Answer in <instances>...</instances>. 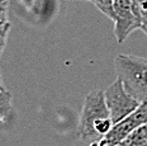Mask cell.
<instances>
[{"instance_id": "6da1fadb", "label": "cell", "mask_w": 147, "mask_h": 146, "mask_svg": "<svg viewBox=\"0 0 147 146\" xmlns=\"http://www.w3.org/2000/svg\"><path fill=\"white\" fill-rule=\"evenodd\" d=\"M114 68L125 90L140 103L147 102V59L119 53L114 59Z\"/></svg>"}, {"instance_id": "7a4b0ae2", "label": "cell", "mask_w": 147, "mask_h": 146, "mask_svg": "<svg viewBox=\"0 0 147 146\" xmlns=\"http://www.w3.org/2000/svg\"><path fill=\"white\" fill-rule=\"evenodd\" d=\"M104 118H110L109 109L107 107L105 98H104V92L91 90L84 100L76 135L82 141L93 139L100 140L95 131V124Z\"/></svg>"}, {"instance_id": "3957f363", "label": "cell", "mask_w": 147, "mask_h": 146, "mask_svg": "<svg viewBox=\"0 0 147 146\" xmlns=\"http://www.w3.org/2000/svg\"><path fill=\"white\" fill-rule=\"evenodd\" d=\"M107 107L109 109L113 124L122 121L140 107L141 103L125 90L121 79H117L104 90Z\"/></svg>"}, {"instance_id": "277c9868", "label": "cell", "mask_w": 147, "mask_h": 146, "mask_svg": "<svg viewBox=\"0 0 147 146\" xmlns=\"http://www.w3.org/2000/svg\"><path fill=\"white\" fill-rule=\"evenodd\" d=\"M147 122V102L141 103L140 107L122 121L114 123L107 135L99 140L100 146H117L128 135Z\"/></svg>"}, {"instance_id": "5b68a950", "label": "cell", "mask_w": 147, "mask_h": 146, "mask_svg": "<svg viewBox=\"0 0 147 146\" xmlns=\"http://www.w3.org/2000/svg\"><path fill=\"white\" fill-rule=\"evenodd\" d=\"M114 34L118 43H123L133 31L141 28V22L133 13L131 0H114Z\"/></svg>"}, {"instance_id": "8992f818", "label": "cell", "mask_w": 147, "mask_h": 146, "mask_svg": "<svg viewBox=\"0 0 147 146\" xmlns=\"http://www.w3.org/2000/svg\"><path fill=\"white\" fill-rule=\"evenodd\" d=\"M117 146H147V122L134 130Z\"/></svg>"}, {"instance_id": "52a82bcc", "label": "cell", "mask_w": 147, "mask_h": 146, "mask_svg": "<svg viewBox=\"0 0 147 146\" xmlns=\"http://www.w3.org/2000/svg\"><path fill=\"white\" fill-rule=\"evenodd\" d=\"M11 94L7 89H0V123H4L11 113Z\"/></svg>"}, {"instance_id": "ba28073f", "label": "cell", "mask_w": 147, "mask_h": 146, "mask_svg": "<svg viewBox=\"0 0 147 146\" xmlns=\"http://www.w3.org/2000/svg\"><path fill=\"white\" fill-rule=\"evenodd\" d=\"M91 1L94 3V5L102 11L104 16H107L109 19L114 20V0H91Z\"/></svg>"}, {"instance_id": "9c48e42d", "label": "cell", "mask_w": 147, "mask_h": 146, "mask_svg": "<svg viewBox=\"0 0 147 146\" xmlns=\"http://www.w3.org/2000/svg\"><path fill=\"white\" fill-rule=\"evenodd\" d=\"M10 28H11V24L9 22L0 27V57H1L3 52L5 50V46H7V39H8V34Z\"/></svg>"}, {"instance_id": "30bf717a", "label": "cell", "mask_w": 147, "mask_h": 146, "mask_svg": "<svg viewBox=\"0 0 147 146\" xmlns=\"http://www.w3.org/2000/svg\"><path fill=\"white\" fill-rule=\"evenodd\" d=\"M8 7H9V0L4 1L0 5V27L8 23Z\"/></svg>"}, {"instance_id": "8fae6325", "label": "cell", "mask_w": 147, "mask_h": 146, "mask_svg": "<svg viewBox=\"0 0 147 146\" xmlns=\"http://www.w3.org/2000/svg\"><path fill=\"white\" fill-rule=\"evenodd\" d=\"M89 146H100V144H99V140L98 141H94V142H91Z\"/></svg>"}, {"instance_id": "7c38bea8", "label": "cell", "mask_w": 147, "mask_h": 146, "mask_svg": "<svg viewBox=\"0 0 147 146\" xmlns=\"http://www.w3.org/2000/svg\"><path fill=\"white\" fill-rule=\"evenodd\" d=\"M0 84H3V80H1V72H0Z\"/></svg>"}, {"instance_id": "4fadbf2b", "label": "cell", "mask_w": 147, "mask_h": 146, "mask_svg": "<svg viewBox=\"0 0 147 146\" xmlns=\"http://www.w3.org/2000/svg\"><path fill=\"white\" fill-rule=\"evenodd\" d=\"M4 1H7V0H0V5H1L3 3H4Z\"/></svg>"}, {"instance_id": "5bb4252c", "label": "cell", "mask_w": 147, "mask_h": 146, "mask_svg": "<svg viewBox=\"0 0 147 146\" xmlns=\"http://www.w3.org/2000/svg\"><path fill=\"white\" fill-rule=\"evenodd\" d=\"M0 89H4V85L3 84H0Z\"/></svg>"}, {"instance_id": "9a60e30c", "label": "cell", "mask_w": 147, "mask_h": 146, "mask_svg": "<svg viewBox=\"0 0 147 146\" xmlns=\"http://www.w3.org/2000/svg\"><path fill=\"white\" fill-rule=\"evenodd\" d=\"M90 1H91V0H90Z\"/></svg>"}]
</instances>
